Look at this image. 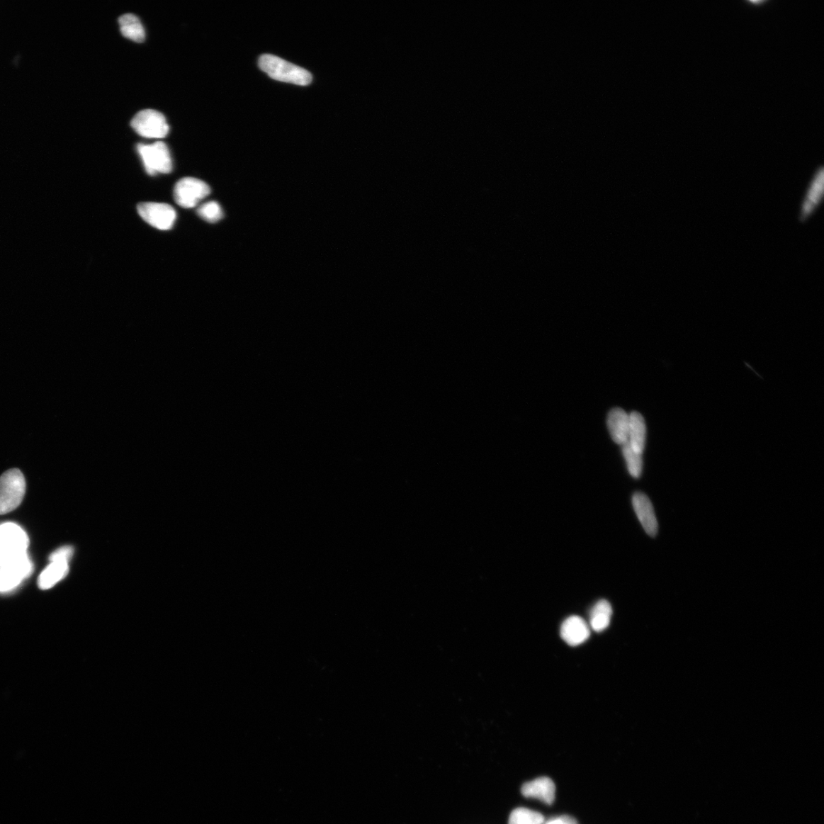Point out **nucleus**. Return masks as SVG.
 <instances>
[{
	"mask_svg": "<svg viewBox=\"0 0 824 824\" xmlns=\"http://www.w3.org/2000/svg\"><path fill=\"white\" fill-rule=\"evenodd\" d=\"M543 824H578V822L570 815H561L544 821Z\"/></svg>",
	"mask_w": 824,
	"mask_h": 824,
	"instance_id": "aec40b11",
	"label": "nucleus"
},
{
	"mask_svg": "<svg viewBox=\"0 0 824 824\" xmlns=\"http://www.w3.org/2000/svg\"><path fill=\"white\" fill-rule=\"evenodd\" d=\"M632 504L644 531L655 537L658 532V522L650 499L646 495L637 492L633 496Z\"/></svg>",
	"mask_w": 824,
	"mask_h": 824,
	"instance_id": "1a4fd4ad",
	"label": "nucleus"
},
{
	"mask_svg": "<svg viewBox=\"0 0 824 824\" xmlns=\"http://www.w3.org/2000/svg\"><path fill=\"white\" fill-rule=\"evenodd\" d=\"M197 213L203 220L210 223L220 222L224 216L221 205L215 201L202 205L198 208Z\"/></svg>",
	"mask_w": 824,
	"mask_h": 824,
	"instance_id": "6ab92c4d",
	"label": "nucleus"
},
{
	"mask_svg": "<svg viewBox=\"0 0 824 824\" xmlns=\"http://www.w3.org/2000/svg\"><path fill=\"white\" fill-rule=\"evenodd\" d=\"M26 489V480L19 470H9L0 476V514L16 509L24 499Z\"/></svg>",
	"mask_w": 824,
	"mask_h": 824,
	"instance_id": "7ed1b4c3",
	"label": "nucleus"
},
{
	"mask_svg": "<svg viewBox=\"0 0 824 824\" xmlns=\"http://www.w3.org/2000/svg\"><path fill=\"white\" fill-rule=\"evenodd\" d=\"M521 794L525 798L538 799L545 805L551 806L555 799V783L549 777H539L524 783Z\"/></svg>",
	"mask_w": 824,
	"mask_h": 824,
	"instance_id": "9d476101",
	"label": "nucleus"
},
{
	"mask_svg": "<svg viewBox=\"0 0 824 824\" xmlns=\"http://www.w3.org/2000/svg\"><path fill=\"white\" fill-rule=\"evenodd\" d=\"M137 150L140 154L145 170L148 174L154 176L158 173L169 174L173 170V162L170 150L163 142H156L151 145L138 144Z\"/></svg>",
	"mask_w": 824,
	"mask_h": 824,
	"instance_id": "20e7f679",
	"label": "nucleus"
},
{
	"mask_svg": "<svg viewBox=\"0 0 824 824\" xmlns=\"http://www.w3.org/2000/svg\"><path fill=\"white\" fill-rule=\"evenodd\" d=\"M210 193L211 188L206 183L196 178L185 177L176 183L174 197L179 205L188 208L196 206Z\"/></svg>",
	"mask_w": 824,
	"mask_h": 824,
	"instance_id": "423d86ee",
	"label": "nucleus"
},
{
	"mask_svg": "<svg viewBox=\"0 0 824 824\" xmlns=\"http://www.w3.org/2000/svg\"><path fill=\"white\" fill-rule=\"evenodd\" d=\"M612 608L606 600H600L594 605L590 612V625L595 632L606 629L611 623Z\"/></svg>",
	"mask_w": 824,
	"mask_h": 824,
	"instance_id": "2eb2a0df",
	"label": "nucleus"
},
{
	"mask_svg": "<svg viewBox=\"0 0 824 824\" xmlns=\"http://www.w3.org/2000/svg\"><path fill=\"white\" fill-rule=\"evenodd\" d=\"M119 26L122 34L136 43H142L145 39V30L139 18L132 13H126L119 17Z\"/></svg>",
	"mask_w": 824,
	"mask_h": 824,
	"instance_id": "4468645a",
	"label": "nucleus"
},
{
	"mask_svg": "<svg viewBox=\"0 0 824 824\" xmlns=\"http://www.w3.org/2000/svg\"><path fill=\"white\" fill-rule=\"evenodd\" d=\"M646 424L643 416L633 412L629 415L628 443L633 451L642 454L646 441Z\"/></svg>",
	"mask_w": 824,
	"mask_h": 824,
	"instance_id": "ddd939ff",
	"label": "nucleus"
},
{
	"mask_svg": "<svg viewBox=\"0 0 824 824\" xmlns=\"http://www.w3.org/2000/svg\"><path fill=\"white\" fill-rule=\"evenodd\" d=\"M608 428L612 440L623 445L628 441L629 415L622 409L610 411L607 419Z\"/></svg>",
	"mask_w": 824,
	"mask_h": 824,
	"instance_id": "f8f14e48",
	"label": "nucleus"
},
{
	"mask_svg": "<svg viewBox=\"0 0 824 824\" xmlns=\"http://www.w3.org/2000/svg\"><path fill=\"white\" fill-rule=\"evenodd\" d=\"M137 213L149 225L157 230H171L176 218L174 208L168 204L142 203L137 205Z\"/></svg>",
	"mask_w": 824,
	"mask_h": 824,
	"instance_id": "6e6552de",
	"label": "nucleus"
},
{
	"mask_svg": "<svg viewBox=\"0 0 824 824\" xmlns=\"http://www.w3.org/2000/svg\"><path fill=\"white\" fill-rule=\"evenodd\" d=\"M131 125L139 135L147 138H164L170 130L165 116L155 109H144L137 113Z\"/></svg>",
	"mask_w": 824,
	"mask_h": 824,
	"instance_id": "39448f33",
	"label": "nucleus"
},
{
	"mask_svg": "<svg viewBox=\"0 0 824 824\" xmlns=\"http://www.w3.org/2000/svg\"><path fill=\"white\" fill-rule=\"evenodd\" d=\"M621 446L630 474L635 479L640 478L643 470L642 454L633 451L628 441Z\"/></svg>",
	"mask_w": 824,
	"mask_h": 824,
	"instance_id": "f3484780",
	"label": "nucleus"
},
{
	"mask_svg": "<svg viewBox=\"0 0 824 824\" xmlns=\"http://www.w3.org/2000/svg\"><path fill=\"white\" fill-rule=\"evenodd\" d=\"M28 546L27 535L18 525L0 526V591L13 589L31 572Z\"/></svg>",
	"mask_w": 824,
	"mask_h": 824,
	"instance_id": "f257e3e1",
	"label": "nucleus"
},
{
	"mask_svg": "<svg viewBox=\"0 0 824 824\" xmlns=\"http://www.w3.org/2000/svg\"><path fill=\"white\" fill-rule=\"evenodd\" d=\"M74 550L64 547L51 555V564L40 575L38 587L43 590L51 589L68 573V561L72 557Z\"/></svg>",
	"mask_w": 824,
	"mask_h": 824,
	"instance_id": "0eeeda50",
	"label": "nucleus"
},
{
	"mask_svg": "<svg viewBox=\"0 0 824 824\" xmlns=\"http://www.w3.org/2000/svg\"><path fill=\"white\" fill-rule=\"evenodd\" d=\"M560 635L570 646L577 647L589 639L590 628L581 617L571 616L563 621Z\"/></svg>",
	"mask_w": 824,
	"mask_h": 824,
	"instance_id": "9b49d317",
	"label": "nucleus"
},
{
	"mask_svg": "<svg viewBox=\"0 0 824 824\" xmlns=\"http://www.w3.org/2000/svg\"><path fill=\"white\" fill-rule=\"evenodd\" d=\"M823 169L821 168L820 171L818 172L816 178H815V182H813V184L811 191L809 193L806 205H805V207H803V213L801 215V220H805V218L808 215V214L812 210V208L813 207H815V205L818 203L819 198L821 196V194L823 192Z\"/></svg>",
	"mask_w": 824,
	"mask_h": 824,
	"instance_id": "a211bd4d",
	"label": "nucleus"
},
{
	"mask_svg": "<svg viewBox=\"0 0 824 824\" xmlns=\"http://www.w3.org/2000/svg\"><path fill=\"white\" fill-rule=\"evenodd\" d=\"M259 66L263 72L278 81L306 86L312 81V74L306 69L272 55H262Z\"/></svg>",
	"mask_w": 824,
	"mask_h": 824,
	"instance_id": "f03ea898",
	"label": "nucleus"
},
{
	"mask_svg": "<svg viewBox=\"0 0 824 824\" xmlns=\"http://www.w3.org/2000/svg\"><path fill=\"white\" fill-rule=\"evenodd\" d=\"M544 821V816L540 812L519 808L512 812L509 824H543Z\"/></svg>",
	"mask_w": 824,
	"mask_h": 824,
	"instance_id": "dca6fc26",
	"label": "nucleus"
}]
</instances>
